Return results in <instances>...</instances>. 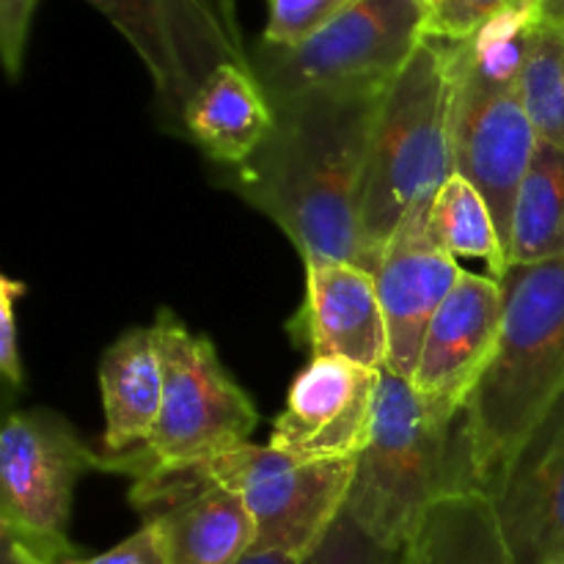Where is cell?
<instances>
[{
    "instance_id": "1",
    "label": "cell",
    "mask_w": 564,
    "mask_h": 564,
    "mask_svg": "<svg viewBox=\"0 0 564 564\" xmlns=\"http://www.w3.org/2000/svg\"><path fill=\"white\" fill-rule=\"evenodd\" d=\"M383 97L314 91L275 99L268 141L226 169L231 187L290 237L303 264L350 262L375 275L361 196Z\"/></svg>"
},
{
    "instance_id": "2",
    "label": "cell",
    "mask_w": 564,
    "mask_h": 564,
    "mask_svg": "<svg viewBox=\"0 0 564 564\" xmlns=\"http://www.w3.org/2000/svg\"><path fill=\"white\" fill-rule=\"evenodd\" d=\"M496 356L457 419L463 490L494 496L564 405V257L510 264Z\"/></svg>"
},
{
    "instance_id": "3",
    "label": "cell",
    "mask_w": 564,
    "mask_h": 564,
    "mask_svg": "<svg viewBox=\"0 0 564 564\" xmlns=\"http://www.w3.org/2000/svg\"><path fill=\"white\" fill-rule=\"evenodd\" d=\"M455 72L449 42L424 39L380 102L369 143L361 229L378 270L402 215L455 174Z\"/></svg>"
},
{
    "instance_id": "4",
    "label": "cell",
    "mask_w": 564,
    "mask_h": 564,
    "mask_svg": "<svg viewBox=\"0 0 564 564\" xmlns=\"http://www.w3.org/2000/svg\"><path fill=\"white\" fill-rule=\"evenodd\" d=\"M452 490H463L457 419L435 413L411 380L383 369L372 438L356 460L345 512L369 538L402 551Z\"/></svg>"
},
{
    "instance_id": "5",
    "label": "cell",
    "mask_w": 564,
    "mask_h": 564,
    "mask_svg": "<svg viewBox=\"0 0 564 564\" xmlns=\"http://www.w3.org/2000/svg\"><path fill=\"white\" fill-rule=\"evenodd\" d=\"M163 358V408L154 433L127 455H102L99 471L124 474L132 482L196 468L248 444L259 424L251 397L220 364L213 341L193 334L171 308L154 319Z\"/></svg>"
},
{
    "instance_id": "6",
    "label": "cell",
    "mask_w": 564,
    "mask_h": 564,
    "mask_svg": "<svg viewBox=\"0 0 564 564\" xmlns=\"http://www.w3.org/2000/svg\"><path fill=\"white\" fill-rule=\"evenodd\" d=\"M427 0H361L292 47L257 42L251 66L275 99L389 91L424 42Z\"/></svg>"
},
{
    "instance_id": "7",
    "label": "cell",
    "mask_w": 564,
    "mask_h": 564,
    "mask_svg": "<svg viewBox=\"0 0 564 564\" xmlns=\"http://www.w3.org/2000/svg\"><path fill=\"white\" fill-rule=\"evenodd\" d=\"M102 455L83 444L64 416L17 411L0 433V534L44 562L75 560L69 540L77 479L99 471Z\"/></svg>"
},
{
    "instance_id": "8",
    "label": "cell",
    "mask_w": 564,
    "mask_h": 564,
    "mask_svg": "<svg viewBox=\"0 0 564 564\" xmlns=\"http://www.w3.org/2000/svg\"><path fill=\"white\" fill-rule=\"evenodd\" d=\"M202 468L248 507L257 523V551L301 562L341 518L356 477V460H301L251 441L202 463Z\"/></svg>"
},
{
    "instance_id": "9",
    "label": "cell",
    "mask_w": 564,
    "mask_h": 564,
    "mask_svg": "<svg viewBox=\"0 0 564 564\" xmlns=\"http://www.w3.org/2000/svg\"><path fill=\"white\" fill-rule=\"evenodd\" d=\"M127 39L160 99L182 127V113L204 80L224 64L251 66L235 0H86Z\"/></svg>"
},
{
    "instance_id": "10",
    "label": "cell",
    "mask_w": 564,
    "mask_h": 564,
    "mask_svg": "<svg viewBox=\"0 0 564 564\" xmlns=\"http://www.w3.org/2000/svg\"><path fill=\"white\" fill-rule=\"evenodd\" d=\"M380 375L345 358H312L286 391L270 446L301 460H358L372 438Z\"/></svg>"
},
{
    "instance_id": "11",
    "label": "cell",
    "mask_w": 564,
    "mask_h": 564,
    "mask_svg": "<svg viewBox=\"0 0 564 564\" xmlns=\"http://www.w3.org/2000/svg\"><path fill=\"white\" fill-rule=\"evenodd\" d=\"M132 510L163 534L169 564H242L257 551V523L242 499L202 466L132 482Z\"/></svg>"
},
{
    "instance_id": "12",
    "label": "cell",
    "mask_w": 564,
    "mask_h": 564,
    "mask_svg": "<svg viewBox=\"0 0 564 564\" xmlns=\"http://www.w3.org/2000/svg\"><path fill=\"white\" fill-rule=\"evenodd\" d=\"M505 325V284L494 275L463 273L419 347L411 386L427 408L460 419L463 405L496 356Z\"/></svg>"
},
{
    "instance_id": "13",
    "label": "cell",
    "mask_w": 564,
    "mask_h": 564,
    "mask_svg": "<svg viewBox=\"0 0 564 564\" xmlns=\"http://www.w3.org/2000/svg\"><path fill=\"white\" fill-rule=\"evenodd\" d=\"M452 143L455 171L474 182L490 204L510 253L518 193L540 147L521 91H479L455 80Z\"/></svg>"
},
{
    "instance_id": "14",
    "label": "cell",
    "mask_w": 564,
    "mask_h": 564,
    "mask_svg": "<svg viewBox=\"0 0 564 564\" xmlns=\"http://www.w3.org/2000/svg\"><path fill=\"white\" fill-rule=\"evenodd\" d=\"M430 202L413 204L402 215L375 270V284L389 323L386 369L405 380H411L416 369L419 347L430 319L466 273L457 259L435 240L430 229Z\"/></svg>"
},
{
    "instance_id": "15",
    "label": "cell",
    "mask_w": 564,
    "mask_h": 564,
    "mask_svg": "<svg viewBox=\"0 0 564 564\" xmlns=\"http://www.w3.org/2000/svg\"><path fill=\"white\" fill-rule=\"evenodd\" d=\"M290 334L312 358H345L369 369L389 364V323L378 284L358 264H306V297Z\"/></svg>"
},
{
    "instance_id": "16",
    "label": "cell",
    "mask_w": 564,
    "mask_h": 564,
    "mask_svg": "<svg viewBox=\"0 0 564 564\" xmlns=\"http://www.w3.org/2000/svg\"><path fill=\"white\" fill-rule=\"evenodd\" d=\"M490 499L516 564H564V405Z\"/></svg>"
},
{
    "instance_id": "17",
    "label": "cell",
    "mask_w": 564,
    "mask_h": 564,
    "mask_svg": "<svg viewBox=\"0 0 564 564\" xmlns=\"http://www.w3.org/2000/svg\"><path fill=\"white\" fill-rule=\"evenodd\" d=\"M273 127V102L253 66L242 64L218 66L182 113V132L224 169L251 160Z\"/></svg>"
},
{
    "instance_id": "18",
    "label": "cell",
    "mask_w": 564,
    "mask_h": 564,
    "mask_svg": "<svg viewBox=\"0 0 564 564\" xmlns=\"http://www.w3.org/2000/svg\"><path fill=\"white\" fill-rule=\"evenodd\" d=\"M102 455H127L149 441L163 408V358L154 328H130L99 361Z\"/></svg>"
},
{
    "instance_id": "19",
    "label": "cell",
    "mask_w": 564,
    "mask_h": 564,
    "mask_svg": "<svg viewBox=\"0 0 564 564\" xmlns=\"http://www.w3.org/2000/svg\"><path fill=\"white\" fill-rule=\"evenodd\" d=\"M402 564H516V560L494 499L466 488L452 490L427 512L405 545Z\"/></svg>"
},
{
    "instance_id": "20",
    "label": "cell",
    "mask_w": 564,
    "mask_h": 564,
    "mask_svg": "<svg viewBox=\"0 0 564 564\" xmlns=\"http://www.w3.org/2000/svg\"><path fill=\"white\" fill-rule=\"evenodd\" d=\"M543 22L540 0H518L466 42H449L455 80L479 91H521L523 69Z\"/></svg>"
},
{
    "instance_id": "21",
    "label": "cell",
    "mask_w": 564,
    "mask_h": 564,
    "mask_svg": "<svg viewBox=\"0 0 564 564\" xmlns=\"http://www.w3.org/2000/svg\"><path fill=\"white\" fill-rule=\"evenodd\" d=\"M560 257H564V149L540 141L512 215L510 264Z\"/></svg>"
},
{
    "instance_id": "22",
    "label": "cell",
    "mask_w": 564,
    "mask_h": 564,
    "mask_svg": "<svg viewBox=\"0 0 564 564\" xmlns=\"http://www.w3.org/2000/svg\"><path fill=\"white\" fill-rule=\"evenodd\" d=\"M430 229L455 259H482L494 279H507L510 253L494 209L477 185L457 171L430 202Z\"/></svg>"
},
{
    "instance_id": "23",
    "label": "cell",
    "mask_w": 564,
    "mask_h": 564,
    "mask_svg": "<svg viewBox=\"0 0 564 564\" xmlns=\"http://www.w3.org/2000/svg\"><path fill=\"white\" fill-rule=\"evenodd\" d=\"M521 99L540 141L564 149V20L545 17L523 69Z\"/></svg>"
},
{
    "instance_id": "24",
    "label": "cell",
    "mask_w": 564,
    "mask_h": 564,
    "mask_svg": "<svg viewBox=\"0 0 564 564\" xmlns=\"http://www.w3.org/2000/svg\"><path fill=\"white\" fill-rule=\"evenodd\" d=\"M264 3H268V25L259 42L273 44V47H292L314 36L319 28L361 0H264Z\"/></svg>"
},
{
    "instance_id": "25",
    "label": "cell",
    "mask_w": 564,
    "mask_h": 564,
    "mask_svg": "<svg viewBox=\"0 0 564 564\" xmlns=\"http://www.w3.org/2000/svg\"><path fill=\"white\" fill-rule=\"evenodd\" d=\"M402 554L405 549L397 551L378 543L347 512H341L328 538L303 564H402Z\"/></svg>"
},
{
    "instance_id": "26",
    "label": "cell",
    "mask_w": 564,
    "mask_h": 564,
    "mask_svg": "<svg viewBox=\"0 0 564 564\" xmlns=\"http://www.w3.org/2000/svg\"><path fill=\"white\" fill-rule=\"evenodd\" d=\"M518 0H433L430 3L424 39L438 42H466L490 17L510 9Z\"/></svg>"
},
{
    "instance_id": "27",
    "label": "cell",
    "mask_w": 564,
    "mask_h": 564,
    "mask_svg": "<svg viewBox=\"0 0 564 564\" xmlns=\"http://www.w3.org/2000/svg\"><path fill=\"white\" fill-rule=\"evenodd\" d=\"M3 545H9V549L20 556L22 564H169L165 562L163 534H160V529L154 527V523H141V529H138L135 534L121 540V543L113 545L110 551H102V554L97 556H88V560L75 556V560H64V562H44V560H36V556L25 554V551L17 549V545L11 543H3Z\"/></svg>"
},
{
    "instance_id": "28",
    "label": "cell",
    "mask_w": 564,
    "mask_h": 564,
    "mask_svg": "<svg viewBox=\"0 0 564 564\" xmlns=\"http://www.w3.org/2000/svg\"><path fill=\"white\" fill-rule=\"evenodd\" d=\"M28 292V284L20 279H0V372L6 383L22 389L25 372H22L20 352V328H17V301Z\"/></svg>"
},
{
    "instance_id": "29",
    "label": "cell",
    "mask_w": 564,
    "mask_h": 564,
    "mask_svg": "<svg viewBox=\"0 0 564 564\" xmlns=\"http://www.w3.org/2000/svg\"><path fill=\"white\" fill-rule=\"evenodd\" d=\"M36 6L39 0H0V55L11 80L22 75Z\"/></svg>"
},
{
    "instance_id": "30",
    "label": "cell",
    "mask_w": 564,
    "mask_h": 564,
    "mask_svg": "<svg viewBox=\"0 0 564 564\" xmlns=\"http://www.w3.org/2000/svg\"><path fill=\"white\" fill-rule=\"evenodd\" d=\"M242 564H303L295 556L286 554H275V551H251V554L242 560Z\"/></svg>"
},
{
    "instance_id": "31",
    "label": "cell",
    "mask_w": 564,
    "mask_h": 564,
    "mask_svg": "<svg viewBox=\"0 0 564 564\" xmlns=\"http://www.w3.org/2000/svg\"><path fill=\"white\" fill-rule=\"evenodd\" d=\"M543 9L549 20H564V0H549Z\"/></svg>"
},
{
    "instance_id": "32",
    "label": "cell",
    "mask_w": 564,
    "mask_h": 564,
    "mask_svg": "<svg viewBox=\"0 0 564 564\" xmlns=\"http://www.w3.org/2000/svg\"><path fill=\"white\" fill-rule=\"evenodd\" d=\"M0 564H22L20 556L14 554V551L9 549V545H3V554H0Z\"/></svg>"
},
{
    "instance_id": "33",
    "label": "cell",
    "mask_w": 564,
    "mask_h": 564,
    "mask_svg": "<svg viewBox=\"0 0 564 564\" xmlns=\"http://www.w3.org/2000/svg\"><path fill=\"white\" fill-rule=\"evenodd\" d=\"M540 3H543V6H545V3H549V0H540Z\"/></svg>"
},
{
    "instance_id": "34",
    "label": "cell",
    "mask_w": 564,
    "mask_h": 564,
    "mask_svg": "<svg viewBox=\"0 0 564 564\" xmlns=\"http://www.w3.org/2000/svg\"><path fill=\"white\" fill-rule=\"evenodd\" d=\"M430 3H433V0H427V6H430Z\"/></svg>"
}]
</instances>
